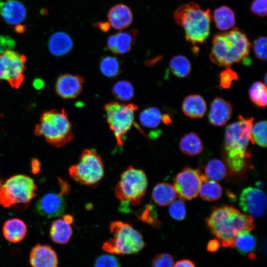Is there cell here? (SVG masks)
<instances>
[{
  "label": "cell",
  "mask_w": 267,
  "mask_h": 267,
  "mask_svg": "<svg viewBox=\"0 0 267 267\" xmlns=\"http://www.w3.org/2000/svg\"><path fill=\"white\" fill-rule=\"evenodd\" d=\"M15 46V42L9 36L0 35V53L12 50Z\"/></svg>",
  "instance_id": "obj_43"
},
{
  "label": "cell",
  "mask_w": 267,
  "mask_h": 267,
  "mask_svg": "<svg viewBox=\"0 0 267 267\" xmlns=\"http://www.w3.org/2000/svg\"><path fill=\"white\" fill-rule=\"evenodd\" d=\"M37 188L34 180L23 175H14L3 184L0 188V204L9 208L18 204H26L36 196Z\"/></svg>",
  "instance_id": "obj_8"
},
{
  "label": "cell",
  "mask_w": 267,
  "mask_h": 267,
  "mask_svg": "<svg viewBox=\"0 0 267 267\" xmlns=\"http://www.w3.org/2000/svg\"><path fill=\"white\" fill-rule=\"evenodd\" d=\"M239 206L248 215L263 217L267 209V196L259 188L248 187L243 189L239 197Z\"/></svg>",
  "instance_id": "obj_13"
},
{
  "label": "cell",
  "mask_w": 267,
  "mask_h": 267,
  "mask_svg": "<svg viewBox=\"0 0 267 267\" xmlns=\"http://www.w3.org/2000/svg\"><path fill=\"white\" fill-rule=\"evenodd\" d=\"M177 193L172 184L166 182L156 184L152 192V198L158 205L165 207L170 205L177 197Z\"/></svg>",
  "instance_id": "obj_23"
},
{
  "label": "cell",
  "mask_w": 267,
  "mask_h": 267,
  "mask_svg": "<svg viewBox=\"0 0 267 267\" xmlns=\"http://www.w3.org/2000/svg\"><path fill=\"white\" fill-rule=\"evenodd\" d=\"M34 134L44 136L49 144L56 147L66 145L74 138L71 124L64 109H53L43 113Z\"/></svg>",
  "instance_id": "obj_5"
},
{
  "label": "cell",
  "mask_w": 267,
  "mask_h": 267,
  "mask_svg": "<svg viewBox=\"0 0 267 267\" xmlns=\"http://www.w3.org/2000/svg\"><path fill=\"white\" fill-rule=\"evenodd\" d=\"M173 267H195V266L190 260L183 259L177 261Z\"/></svg>",
  "instance_id": "obj_46"
},
{
  "label": "cell",
  "mask_w": 267,
  "mask_h": 267,
  "mask_svg": "<svg viewBox=\"0 0 267 267\" xmlns=\"http://www.w3.org/2000/svg\"><path fill=\"white\" fill-rule=\"evenodd\" d=\"M137 110L138 106L134 103L112 101L105 105L106 121L118 145H123L125 135L134 124V113Z\"/></svg>",
  "instance_id": "obj_9"
},
{
  "label": "cell",
  "mask_w": 267,
  "mask_h": 267,
  "mask_svg": "<svg viewBox=\"0 0 267 267\" xmlns=\"http://www.w3.org/2000/svg\"><path fill=\"white\" fill-rule=\"evenodd\" d=\"M169 213L171 217L177 221H182L186 217L185 204L183 200L178 199L174 200L170 205Z\"/></svg>",
  "instance_id": "obj_37"
},
{
  "label": "cell",
  "mask_w": 267,
  "mask_h": 267,
  "mask_svg": "<svg viewBox=\"0 0 267 267\" xmlns=\"http://www.w3.org/2000/svg\"><path fill=\"white\" fill-rule=\"evenodd\" d=\"M212 17L217 28L222 31L232 28L235 23L234 13L227 6L222 5L216 8Z\"/></svg>",
  "instance_id": "obj_27"
},
{
  "label": "cell",
  "mask_w": 267,
  "mask_h": 267,
  "mask_svg": "<svg viewBox=\"0 0 267 267\" xmlns=\"http://www.w3.org/2000/svg\"><path fill=\"white\" fill-rule=\"evenodd\" d=\"M73 234V229L71 223L63 218L55 220L51 223L49 235L51 240L59 244L68 243Z\"/></svg>",
  "instance_id": "obj_22"
},
{
  "label": "cell",
  "mask_w": 267,
  "mask_h": 267,
  "mask_svg": "<svg viewBox=\"0 0 267 267\" xmlns=\"http://www.w3.org/2000/svg\"><path fill=\"white\" fill-rule=\"evenodd\" d=\"M148 181L144 172L129 166L121 174L115 187L116 197L124 204L140 205L146 193Z\"/></svg>",
  "instance_id": "obj_7"
},
{
  "label": "cell",
  "mask_w": 267,
  "mask_h": 267,
  "mask_svg": "<svg viewBox=\"0 0 267 267\" xmlns=\"http://www.w3.org/2000/svg\"><path fill=\"white\" fill-rule=\"evenodd\" d=\"M107 46L109 50L114 53L116 45V35L115 34L109 36L107 39Z\"/></svg>",
  "instance_id": "obj_45"
},
{
  "label": "cell",
  "mask_w": 267,
  "mask_h": 267,
  "mask_svg": "<svg viewBox=\"0 0 267 267\" xmlns=\"http://www.w3.org/2000/svg\"><path fill=\"white\" fill-rule=\"evenodd\" d=\"M182 109L184 114L191 118H201L206 111L207 106L204 99L201 95L191 94L183 100Z\"/></svg>",
  "instance_id": "obj_21"
},
{
  "label": "cell",
  "mask_w": 267,
  "mask_h": 267,
  "mask_svg": "<svg viewBox=\"0 0 267 267\" xmlns=\"http://www.w3.org/2000/svg\"><path fill=\"white\" fill-rule=\"evenodd\" d=\"M73 45V41L70 37L63 32L54 33L48 42L50 52L56 56L66 54L72 48Z\"/></svg>",
  "instance_id": "obj_24"
},
{
  "label": "cell",
  "mask_w": 267,
  "mask_h": 267,
  "mask_svg": "<svg viewBox=\"0 0 267 267\" xmlns=\"http://www.w3.org/2000/svg\"><path fill=\"white\" fill-rule=\"evenodd\" d=\"M199 194L205 201H214L221 197L222 188L217 181L207 178L202 183Z\"/></svg>",
  "instance_id": "obj_29"
},
{
  "label": "cell",
  "mask_w": 267,
  "mask_h": 267,
  "mask_svg": "<svg viewBox=\"0 0 267 267\" xmlns=\"http://www.w3.org/2000/svg\"><path fill=\"white\" fill-rule=\"evenodd\" d=\"M71 178L81 184L93 185L98 183L104 177L103 162L95 150H84L78 164L69 168Z\"/></svg>",
  "instance_id": "obj_10"
},
{
  "label": "cell",
  "mask_w": 267,
  "mask_h": 267,
  "mask_svg": "<svg viewBox=\"0 0 267 267\" xmlns=\"http://www.w3.org/2000/svg\"><path fill=\"white\" fill-rule=\"evenodd\" d=\"M169 66L173 74L179 78H184L191 72L190 61L185 56L181 55L174 56L170 61Z\"/></svg>",
  "instance_id": "obj_30"
},
{
  "label": "cell",
  "mask_w": 267,
  "mask_h": 267,
  "mask_svg": "<svg viewBox=\"0 0 267 267\" xmlns=\"http://www.w3.org/2000/svg\"><path fill=\"white\" fill-rule=\"evenodd\" d=\"M267 121H261L253 125L251 129L252 143L262 147H267Z\"/></svg>",
  "instance_id": "obj_36"
},
{
  "label": "cell",
  "mask_w": 267,
  "mask_h": 267,
  "mask_svg": "<svg viewBox=\"0 0 267 267\" xmlns=\"http://www.w3.org/2000/svg\"><path fill=\"white\" fill-rule=\"evenodd\" d=\"M112 93L118 100L127 101L133 98L134 95V89L130 82L127 81H120L114 85Z\"/></svg>",
  "instance_id": "obj_35"
},
{
  "label": "cell",
  "mask_w": 267,
  "mask_h": 267,
  "mask_svg": "<svg viewBox=\"0 0 267 267\" xmlns=\"http://www.w3.org/2000/svg\"><path fill=\"white\" fill-rule=\"evenodd\" d=\"M109 231L112 238L102 246L106 252L119 255L134 254L139 252L145 246L140 233L128 223L113 222L110 224Z\"/></svg>",
  "instance_id": "obj_6"
},
{
  "label": "cell",
  "mask_w": 267,
  "mask_h": 267,
  "mask_svg": "<svg viewBox=\"0 0 267 267\" xmlns=\"http://www.w3.org/2000/svg\"><path fill=\"white\" fill-rule=\"evenodd\" d=\"M1 185H2V182H1V180H0V188L1 186Z\"/></svg>",
  "instance_id": "obj_49"
},
{
  "label": "cell",
  "mask_w": 267,
  "mask_h": 267,
  "mask_svg": "<svg viewBox=\"0 0 267 267\" xmlns=\"http://www.w3.org/2000/svg\"><path fill=\"white\" fill-rule=\"evenodd\" d=\"M220 242L218 239H212L209 241L207 250L210 253L216 252L220 247Z\"/></svg>",
  "instance_id": "obj_44"
},
{
  "label": "cell",
  "mask_w": 267,
  "mask_h": 267,
  "mask_svg": "<svg viewBox=\"0 0 267 267\" xmlns=\"http://www.w3.org/2000/svg\"><path fill=\"white\" fill-rule=\"evenodd\" d=\"M139 120L144 127L154 128L160 124L162 120V115L158 108L151 107L144 109L140 113Z\"/></svg>",
  "instance_id": "obj_32"
},
{
  "label": "cell",
  "mask_w": 267,
  "mask_h": 267,
  "mask_svg": "<svg viewBox=\"0 0 267 267\" xmlns=\"http://www.w3.org/2000/svg\"><path fill=\"white\" fill-rule=\"evenodd\" d=\"M15 30L16 31V32H17V33H23L24 31V30H25V28L23 26L21 25H17L15 28Z\"/></svg>",
  "instance_id": "obj_48"
},
{
  "label": "cell",
  "mask_w": 267,
  "mask_h": 267,
  "mask_svg": "<svg viewBox=\"0 0 267 267\" xmlns=\"http://www.w3.org/2000/svg\"><path fill=\"white\" fill-rule=\"evenodd\" d=\"M250 98L252 102L260 107H265L267 103L266 85L261 82L253 83L249 90Z\"/></svg>",
  "instance_id": "obj_33"
},
{
  "label": "cell",
  "mask_w": 267,
  "mask_h": 267,
  "mask_svg": "<svg viewBox=\"0 0 267 267\" xmlns=\"http://www.w3.org/2000/svg\"><path fill=\"white\" fill-rule=\"evenodd\" d=\"M180 150L185 155L195 156L200 154L203 149L202 141L194 133L184 134L179 141Z\"/></svg>",
  "instance_id": "obj_28"
},
{
  "label": "cell",
  "mask_w": 267,
  "mask_h": 267,
  "mask_svg": "<svg viewBox=\"0 0 267 267\" xmlns=\"http://www.w3.org/2000/svg\"><path fill=\"white\" fill-rule=\"evenodd\" d=\"M108 22L116 30H123L130 26L133 20V14L130 8L123 3L112 6L107 14Z\"/></svg>",
  "instance_id": "obj_18"
},
{
  "label": "cell",
  "mask_w": 267,
  "mask_h": 267,
  "mask_svg": "<svg viewBox=\"0 0 267 267\" xmlns=\"http://www.w3.org/2000/svg\"><path fill=\"white\" fill-rule=\"evenodd\" d=\"M27 227L21 220L13 218L5 222L2 227L4 238L9 242L16 243L21 241L25 237Z\"/></svg>",
  "instance_id": "obj_20"
},
{
  "label": "cell",
  "mask_w": 267,
  "mask_h": 267,
  "mask_svg": "<svg viewBox=\"0 0 267 267\" xmlns=\"http://www.w3.org/2000/svg\"><path fill=\"white\" fill-rule=\"evenodd\" d=\"M267 39L265 36H261L254 43L253 49L255 54L259 59L266 61L267 56Z\"/></svg>",
  "instance_id": "obj_38"
},
{
  "label": "cell",
  "mask_w": 267,
  "mask_h": 267,
  "mask_svg": "<svg viewBox=\"0 0 267 267\" xmlns=\"http://www.w3.org/2000/svg\"><path fill=\"white\" fill-rule=\"evenodd\" d=\"M176 23L183 28L186 40L193 45L203 44L210 33L213 20L209 9H202L197 3L190 1L179 6L174 12Z\"/></svg>",
  "instance_id": "obj_4"
},
{
  "label": "cell",
  "mask_w": 267,
  "mask_h": 267,
  "mask_svg": "<svg viewBox=\"0 0 267 267\" xmlns=\"http://www.w3.org/2000/svg\"><path fill=\"white\" fill-rule=\"evenodd\" d=\"M232 106L224 99L217 97L212 102L208 114V120L215 126L225 125L230 119Z\"/></svg>",
  "instance_id": "obj_17"
},
{
  "label": "cell",
  "mask_w": 267,
  "mask_h": 267,
  "mask_svg": "<svg viewBox=\"0 0 267 267\" xmlns=\"http://www.w3.org/2000/svg\"><path fill=\"white\" fill-rule=\"evenodd\" d=\"M259 183H261V184H262V185H263V184L262 182L260 183V182ZM257 185L258 187L260 186V184H257Z\"/></svg>",
  "instance_id": "obj_50"
},
{
  "label": "cell",
  "mask_w": 267,
  "mask_h": 267,
  "mask_svg": "<svg viewBox=\"0 0 267 267\" xmlns=\"http://www.w3.org/2000/svg\"><path fill=\"white\" fill-rule=\"evenodd\" d=\"M253 118L245 119L238 116V120L227 126L224 136V149L226 161L230 169L239 172L245 166L246 160L251 157L247 149L252 142L251 129Z\"/></svg>",
  "instance_id": "obj_2"
},
{
  "label": "cell",
  "mask_w": 267,
  "mask_h": 267,
  "mask_svg": "<svg viewBox=\"0 0 267 267\" xmlns=\"http://www.w3.org/2000/svg\"><path fill=\"white\" fill-rule=\"evenodd\" d=\"M250 47L246 35L235 28L214 36L210 58L215 64L227 68L246 57Z\"/></svg>",
  "instance_id": "obj_3"
},
{
  "label": "cell",
  "mask_w": 267,
  "mask_h": 267,
  "mask_svg": "<svg viewBox=\"0 0 267 267\" xmlns=\"http://www.w3.org/2000/svg\"><path fill=\"white\" fill-rule=\"evenodd\" d=\"M84 82V78L81 76L61 75L56 82L55 90L62 98H75L82 92Z\"/></svg>",
  "instance_id": "obj_15"
},
{
  "label": "cell",
  "mask_w": 267,
  "mask_h": 267,
  "mask_svg": "<svg viewBox=\"0 0 267 267\" xmlns=\"http://www.w3.org/2000/svg\"><path fill=\"white\" fill-rule=\"evenodd\" d=\"M101 72L108 78H114L121 72L120 63L114 56H106L102 58L100 62Z\"/></svg>",
  "instance_id": "obj_34"
},
{
  "label": "cell",
  "mask_w": 267,
  "mask_h": 267,
  "mask_svg": "<svg viewBox=\"0 0 267 267\" xmlns=\"http://www.w3.org/2000/svg\"><path fill=\"white\" fill-rule=\"evenodd\" d=\"M64 194L61 191L59 193H49L45 194L36 204L37 213L48 218L62 216L66 208Z\"/></svg>",
  "instance_id": "obj_14"
},
{
  "label": "cell",
  "mask_w": 267,
  "mask_h": 267,
  "mask_svg": "<svg viewBox=\"0 0 267 267\" xmlns=\"http://www.w3.org/2000/svg\"><path fill=\"white\" fill-rule=\"evenodd\" d=\"M206 222L221 245L225 248H234L237 235L244 231H251L255 227L253 217L229 206L216 208Z\"/></svg>",
  "instance_id": "obj_1"
},
{
  "label": "cell",
  "mask_w": 267,
  "mask_h": 267,
  "mask_svg": "<svg viewBox=\"0 0 267 267\" xmlns=\"http://www.w3.org/2000/svg\"><path fill=\"white\" fill-rule=\"evenodd\" d=\"M237 79L238 76L236 73L227 67L220 74V85L223 89H228L231 87L232 82Z\"/></svg>",
  "instance_id": "obj_41"
},
{
  "label": "cell",
  "mask_w": 267,
  "mask_h": 267,
  "mask_svg": "<svg viewBox=\"0 0 267 267\" xmlns=\"http://www.w3.org/2000/svg\"><path fill=\"white\" fill-rule=\"evenodd\" d=\"M93 26L100 29L103 32H108L110 29V25L109 22H97L93 24Z\"/></svg>",
  "instance_id": "obj_47"
},
{
  "label": "cell",
  "mask_w": 267,
  "mask_h": 267,
  "mask_svg": "<svg viewBox=\"0 0 267 267\" xmlns=\"http://www.w3.org/2000/svg\"><path fill=\"white\" fill-rule=\"evenodd\" d=\"M138 35V31L136 29L121 31L116 33L114 53L123 54L130 51L134 44Z\"/></svg>",
  "instance_id": "obj_25"
},
{
  "label": "cell",
  "mask_w": 267,
  "mask_h": 267,
  "mask_svg": "<svg viewBox=\"0 0 267 267\" xmlns=\"http://www.w3.org/2000/svg\"><path fill=\"white\" fill-rule=\"evenodd\" d=\"M32 267H57L58 258L56 252L49 246L37 244L30 254Z\"/></svg>",
  "instance_id": "obj_16"
},
{
  "label": "cell",
  "mask_w": 267,
  "mask_h": 267,
  "mask_svg": "<svg viewBox=\"0 0 267 267\" xmlns=\"http://www.w3.org/2000/svg\"><path fill=\"white\" fill-rule=\"evenodd\" d=\"M94 267H121V265L118 259L114 256L104 254L96 259Z\"/></svg>",
  "instance_id": "obj_40"
},
{
  "label": "cell",
  "mask_w": 267,
  "mask_h": 267,
  "mask_svg": "<svg viewBox=\"0 0 267 267\" xmlns=\"http://www.w3.org/2000/svg\"><path fill=\"white\" fill-rule=\"evenodd\" d=\"M26 57L12 50L0 53V79L18 89L24 80Z\"/></svg>",
  "instance_id": "obj_11"
},
{
  "label": "cell",
  "mask_w": 267,
  "mask_h": 267,
  "mask_svg": "<svg viewBox=\"0 0 267 267\" xmlns=\"http://www.w3.org/2000/svg\"><path fill=\"white\" fill-rule=\"evenodd\" d=\"M0 14L7 23L15 25L24 20L26 10L24 5L17 0L0 1Z\"/></svg>",
  "instance_id": "obj_19"
},
{
  "label": "cell",
  "mask_w": 267,
  "mask_h": 267,
  "mask_svg": "<svg viewBox=\"0 0 267 267\" xmlns=\"http://www.w3.org/2000/svg\"><path fill=\"white\" fill-rule=\"evenodd\" d=\"M206 177L214 181H220L226 176V169L224 163L217 159L209 161L205 168Z\"/></svg>",
  "instance_id": "obj_31"
},
{
  "label": "cell",
  "mask_w": 267,
  "mask_h": 267,
  "mask_svg": "<svg viewBox=\"0 0 267 267\" xmlns=\"http://www.w3.org/2000/svg\"><path fill=\"white\" fill-rule=\"evenodd\" d=\"M207 178L197 170L185 168L174 179V187L179 199L191 200L199 194L202 183Z\"/></svg>",
  "instance_id": "obj_12"
},
{
  "label": "cell",
  "mask_w": 267,
  "mask_h": 267,
  "mask_svg": "<svg viewBox=\"0 0 267 267\" xmlns=\"http://www.w3.org/2000/svg\"><path fill=\"white\" fill-rule=\"evenodd\" d=\"M173 256L167 253L157 254L152 259L151 267H173Z\"/></svg>",
  "instance_id": "obj_39"
},
{
  "label": "cell",
  "mask_w": 267,
  "mask_h": 267,
  "mask_svg": "<svg viewBox=\"0 0 267 267\" xmlns=\"http://www.w3.org/2000/svg\"><path fill=\"white\" fill-rule=\"evenodd\" d=\"M251 11L256 15L264 17L267 14V0H253Z\"/></svg>",
  "instance_id": "obj_42"
},
{
  "label": "cell",
  "mask_w": 267,
  "mask_h": 267,
  "mask_svg": "<svg viewBox=\"0 0 267 267\" xmlns=\"http://www.w3.org/2000/svg\"><path fill=\"white\" fill-rule=\"evenodd\" d=\"M250 231H244L239 233L234 241V248L240 254L248 255L250 259L255 257L254 251L257 246V240Z\"/></svg>",
  "instance_id": "obj_26"
}]
</instances>
